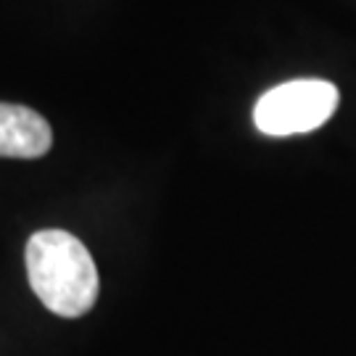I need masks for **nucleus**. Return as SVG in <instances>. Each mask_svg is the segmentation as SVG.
<instances>
[{"label":"nucleus","mask_w":356,"mask_h":356,"mask_svg":"<svg viewBox=\"0 0 356 356\" xmlns=\"http://www.w3.org/2000/svg\"><path fill=\"white\" fill-rule=\"evenodd\" d=\"M29 285L45 309L66 319L88 314L101 280L85 243L66 229H40L26 243Z\"/></svg>","instance_id":"f257e3e1"},{"label":"nucleus","mask_w":356,"mask_h":356,"mask_svg":"<svg viewBox=\"0 0 356 356\" xmlns=\"http://www.w3.org/2000/svg\"><path fill=\"white\" fill-rule=\"evenodd\" d=\"M338 108V88L327 79H291L264 92L254 108L259 132L288 138L319 129Z\"/></svg>","instance_id":"f03ea898"},{"label":"nucleus","mask_w":356,"mask_h":356,"mask_svg":"<svg viewBox=\"0 0 356 356\" xmlns=\"http://www.w3.org/2000/svg\"><path fill=\"white\" fill-rule=\"evenodd\" d=\"M51 124L32 108L0 103V156L3 159H40L51 151Z\"/></svg>","instance_id":"7ed1b4c3"}]
</instances>
